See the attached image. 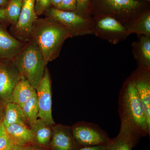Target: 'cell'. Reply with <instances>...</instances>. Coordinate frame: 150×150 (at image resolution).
<instances>
[{"label": "cell", "instance_id": "cell-28", "mask_svg": "<svg viewBox=\"0 0 150 150\" xmlns=\"http://www.w3.org/2000/svg\"><path fill=\"white\" fill-rule=\"evenodd\" d=\"M12 150H41L37 148L31 146H19L15 145Z\"/></svg>", "mask_w": 150, "mask_h": 150}, {"label": "cell", "instance_id": "cell-3", "mask_svg": "<svg viewBox=\"0 0 150 150\" xmlns=\"http://www.w3.org/2000/svg\"><path fill=\"white\" fill-rule=\"evenodd\" d=\"M150 9V3L136 0H89V15L92 18L110 16L122 24Z\"/></svg>", "mask_w": 150, "mask_h": 150}, {"label": "cell", "instance_id": "cell-22", "mask_svg": "<svg viewBox=\"0 0 150 150\" xmlns=\"http://www.w3.org/2000/svg\"><path fill=\"white\" fill-rule=\"evenodd\" d=\"M23 0H9L6 7V14L8 23L11 25H15L19 16Z\"/></svg>", "mask_w": 150, "mask_h": 150}, {"label": "cell", "instance_id": "cell-30", "mask_svg": "<svg viewBox=\"0 0 150 150\" xmlns=\"http://www.w3.org/2000/svg\"><path fill=\"white\" fill-rule=\"evenodd\" d=\"M6 133V129L5 126L4 125L3 123L0 125V137L3 134Z\"/></svg>", "mask_w": 150, "mask_h": 150}, {"label": "cell", "instance_id": "cell-10", "mask_svg": "<svg viewBox=\"0 0 150 150\" xmlns=\"http://www.w3.org/2000/svg\"><path fill=\"white\" fill-rule=\"evenodd\" d=\"M38 108V117L48 125L55 124L52 114V96L51 80L48 68L36 90Z\"/></svg>", "mask_w": 150, "mask_h": 150}, {"label": "cell", "instance_id": "cell-33", "mask_svg": "<svg viewBox=\"0 0 150 150\" xmlns=\"http://www.w3.org/2000/svg\"><path fill=\"white\" fill-rule=\"evenodd\" d=\"M136 1H140L144 2L150 3V0H136Z\"/></svg>", "mask_w": 150, "mask_h": 150}, {"label": "cell", "instance_id": "cell-1", "mask_svg": "<svg viewBox=\"0 0 150 150\" xmlns=\"http://www.w3.org/2000/svg\"><path fill=\"white\" fill-rule=\"evenodd\" d=\"M71 37L66 28L48 17L38 18L31 31V38L36 42L47 64L59 57L65 40Z\"/></svg>", "mask_w": 150, "mask_h": 150}, {"label": "cell", "instance_id": "cell-8", "mask_svg": "<svg viewBox=\"0 0 150 150\" xmlns=\"http://www.w3.org/2000/svg\"><path fill=\"white\" fill-rule=\"evenodd\" d=\"M71 130L74 138L81 147L107 145L111 139L105 131L93 123L81 122L73 126Z\"/></svg>", "mask_w": 150, "mask_h": 150}, {"label": "cell", "instance_id": "cell-16", "mask_svg": "<svg viewBox=\"0 0 150 150\" xmlns=\"http://www.w3.org/2000/svg\"><path fill=\"white\" fill-rule=\"evenodd\" d=\"M6 129L15 145L27 146L34 142L32 131L27 126L14 124L6 127Z\"/></svg>", "mask_w": 150, "mask_h": 150}, {"label": "cell", "instance_id": "cell-7", "mask_svg": "<svg viewBox=\"0 0 150 150\" xmlns=\"http://www.w3.org/2000/svg\"><path fill=\"white\" fill-rule=\"evenodd\" d=\"M35 1L23 0L17 23L10 28V33L21 42H26L31 38L33 27L38 18L35 9Z\"/></svg>", "mask_w": 150, "mask_h": 150}, {"label": "cell", "instance_id": "cell-32", "mask_svg": "<svg viewBox=\"0 0 150 150\" xmlns=\"http://www.w3.org/2000/svg\"><path fill=\"white\" fill-rule=\"evenodd\" d=\"M9 0H0V7H6L7 6Z\"/></svg>", "mask_w": 150, "mask_h": 150}, {"label": "cell", "instance_id": "cell-23", "mask_svg": "<svg viewBox=\"0 0 150 150\" xmlns=\"http://www.w3.org/2000/svg\"><path fill=\"white\" fill-rule=\"evenodd\" d=\"M52 6L51 0H35V9L37 16L44 14Z\"/></svg>", "mask_w": 150, "mask_h": 150}, {"label": "cell", "instance_id": "cell-6", "mask_svg": "<svg viewBox=\"0 0 150 150\" xmlns=\"http://www.w3.org/2000/svg\"><path fill=\"white\" fill-rule=\"evenodd\" d=\"M93 19V34L111 44L124 41L130 35L124 25L112 17L101 16Z\"/></svg>", "mask_w": 150, "mask_h": 150}, {"label": "cell", "instance_id": "cell-24", "mask_svg": "<svg viewBox=\"0 0 150 150\" xmlns=\"http://www.w3.org/2000/svg\"><path fill=\"white\" fill-rule=\"evenodd\" d=\"M89 0H77L76 13L84 17H91L88 13V7Z\"/></svg>", "mask_w": 150, "mask_h": 150}, {"label": "cell", "instance_id": "cell-15", "mask_svg": "<svg viewBox=\"0 0 150 150\" xmlns=\"http://www.w3.org/2000/svg\"><path fill=\"white\" fill-rule=\"evenodd\" d=\"M131 45L132 53L139 67L150 70V36L140 35Z\"/></svg>", "mask_w": 150, "mask_h": 150}, {"label": "cell", "instance_id": "cell-4", "mask_svg": "<svg viewBox=\"0 0 150 150\" xmlns=\"http://www.w3.org/2000/svg\"><path fill=\"white\" fill-rule=\"evenodd\" d=\"M12 61L21 76L27 80L36 90L48 64L35 40L31 38L25 42Z\"/></svg>", "mask_w": 150, "mask_h": 150}, {"label": "cell", "instance_id": "cell-31", "mask_svg": "<svg viewBox=\"0 0 150 150\" xmlns=\"http://www.w3.org/2000/svg\"><path fill=\"white\" fill-rule=\"evenodd\" d=\"M62 1V0H51L52 6L56 8H57Z\"/></svg>", "mask_w": 150, "mask_h": 150}, {"label": "cell", "instance_id": "cell-21", "mask_svg": "<svg viewBox=\"0 0 150 150\" xmlns=\"http://www.w3.org/2000/svg\"><path fill=\"white\" fill-rule=\"evenodd\" d=\"M22 108L27 119L28 123L31 127L38 117L36 92L25 102Z\"/></svg>", "mask_w": 150, "mask_h": 150}, {"label": "cell", "instance_id": "cell-13", "mask_svg": "<svg viewBox=\"0 0 150 150\" xmlns=\"http://www.w3.org/2000/svg\"><path fill=\"white\" fill-rule=\"evenodd\" d=\"M51 150H79L81 147L75 140L71 128L63 125L52 126Z\"/></svg>", "mask_w": 150, "mask_h": 150}, {"label": "cell", "instance_id": "cell-19", "mask_svg": "<svg viewBox=\"0 0 150 150\" xmlns=\"http://www.w3.org/2000/svg\"><path fill=\"white\" fill-rule=\"evenodd\" d=\"M3 123L6 127L14 124L27 126L28 122L22 108L13 102H10L5 106Z\"/></svg>", "mask_w": 150, "mask_h": 150}, {"label": "cell", "instance_id": "cell-11", "mask_svg": "<svg viewBox=\"0 0 150 150\" xmlns=\"http://www.w3.org/2000/svg\"><path fill=\"white\" fill-rule=\"evenodd\" d=\"M130 78L139 94L150 126V70L138 66Z\"/></svg>", "mask_w": 150, "mask_h": 150}, {"label": "cell", "instance_id": "cell-9", "mask_svg": "<svg viewBox=\"0 0 150 150\" xmlns=\"http://www.w3.org/2000/svg\"><path fill=\"white\" fill-rule=\"evenodd\" d=\"M21 76L12 60H0V103L12 102L13 91Z\"/></svg>", "mask_w": 150, "mask_h": 150}, {"label": "cell", "instance_id": "cell-26", "mask_svg": "<svg viewBox=\"0 0 150 150\" xmlns=\"http://www.w3.org/2000/svg\"><path fill=\"white\" fill-rule=\"evenodd\" d=\"M76 6L77 0H62L56 8L66 11H75Z\"/></svg>", "mask_w": 150, "mask_h": 150}, {"label": "cell", "instance_id": "cell-18", "mask_svg": "<svg viewBox=\"0 0 150 150\" xmlns=\"http://www.w3.org/2000/svg\"><path fill=\"white\" fill-rule=\"evenodd\" d=\"M34 142L37 144L46 147L50 146L52 136V126L48 125L42 119H38L31 126Z\"/></svg>", "mask_w": 150, "mask_h": 150}, {"label": "cell", "instance_id": "cell-27", "mask_svg": "<svg viewBox=\"0 0 150 150\" xmlns=\"http://www.w3.org/2000/svg\"><path fill=\"white\" fill-rule=\"evenodd\" d=\"M79 150H107V145H97L82 147Z\"/></svg>", "mask_w": 150, "mask_h": 150}, {"label": "cell", "instance_id": "cell-17", "mask_svg": "<svg viewBox=\"0 0 150 150\" xmlns=\"http://www.w3.org/2000/svg\"><path fill=\"white\" fill-rule=\"evenodd\" d=\"M123 25L130 34L150 36V9Z\"/></svg>", "mask_w": 150, "mask_h": 150}, {"label": "cell", "instance_id": "cell-2", "mask_svg": "<svg viewBox=\"0 0 150 150\" xmlns=\"http://www.w3.org/2000/svg\"><path fill=\"white\" fill-rule=\"evenodd\" d=\"M121 123L129 127L140 137L150 135L144 109L139 94L130 77L123 84L119 98Z\"/></svg>", "mask_w": 150, "mask_h": 150}, {"label": "cell", "instance_id": "cell-14", "mask_svg": "<svg viewBox=\"0 0 150 150\" xmlns=\"http://www.w3.org/2000/svg\"><path fill=\"white\" fill-rule=\"evenodd\" d=\"M140 137L128 126L121 123L119 134L114 139H110L107 145V150H132Z\"/></svg>", "mask_w": 150, "mask_h": 150}, {"label": "cell", "instance_id": "cell-29", "mask_svg": "<svg viewBox=\"0 0 150 150\" xmlns=\"http://www.w3.org/2000/svg\"><path fill=\"white\" fill-rule=\"evenodd\" d=\"M5 105L0 103V125L3 123L4 115Z\"/></svg>", "mask_w": 150, "mask_h": 150}, {"label": "cell", "instance_id": "cell-5", "mask_svg": "<svg viewBox=\"0 0 150 150\" xmlns=\"http://www.w3.org/2000/svg\"><path fill=\"white\" fill-rule=\"evenodd\" d=\"M44 14L66 28L72 37L93 33V19L92 17H84L75 11L60 10L53 6Z\"/></svg>", "mask_w": 150, "mask_h": 150}, {"label": "cell", "instance_id": "cell-20", "mask_svg": "<svg viewBox=\"0 0 150 150\" xmlns=\"http://www.w3.org/2000/svg\"><path fill=\"white\" fill-rule=\"evenodd\" d=\"M36 92L29 82L23 77L15 87L12 95V102L22 108L25 102Z\"/></svg>", "mask_w": 150, "mask_h": 150}, {"label": "cell", "instance_id": "cell-12", "mask_svg": "<svg viewBox=\"0 0 150 150\" xmlns=\"http://www.w3.org/2000/svg\"><path fill=\"white\" fill-rule=\"evenodd\" d=\"M11 25L0 22V60H12L17 55L25 42L14 37L7 30Z\"/></svg>", "mask_w": 150, "mask_h": 150}, {"label": "cell", "instance_id": "cell-25", "mask_svg": "<svg viewBox=\"0 0 150 150\" xmlns=\"http://www.w3.org/2000/svg\"><path fill=\"white\" fill-rule=\"evenodd\" d=\"M15 146L6 132L0 137V150H12Z\"/></svg>", "mask_w": 150, "mask_h": 150}]
</instances>
